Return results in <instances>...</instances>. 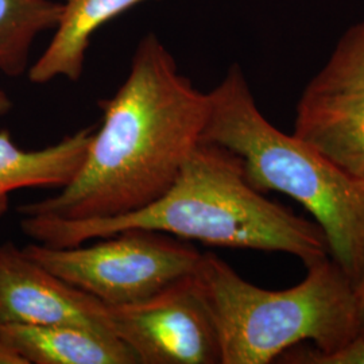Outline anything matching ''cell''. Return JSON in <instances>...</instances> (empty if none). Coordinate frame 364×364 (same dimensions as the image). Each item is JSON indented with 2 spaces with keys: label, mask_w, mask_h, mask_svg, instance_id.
Wrapping results in <instances>:
<instances>
[{
  "label": "cell",
  "mask_w": 364,
  "mask_h": 364,
  "mask_svg": "<svg viewBox=\"0 0 364 364\" xmlns=\"http://www.w3.org/2000/svg\"><path fill=\"white\" fill-rule=\"evenodd\" d=\"M108 317L138 364H221L219 331L195 273L149 299L108 306Z\"/></svg>",
  "instance_id": "obj_6"
},
{
  "label": "cell",
  "mask_w": 364,
  "mask_h": 364,
  "mask_svg": "<svg viewBox=\"0 0 364 364\" xmlns=\"http://www.w3.org/2000/svg\"><path fill=\"white\" fill-rule=\"evenodd\" d=\"M0 340L25 364H138L115 333L90 326H1Z\"/></svg>",
  "instance_id": "obj_9"
},
{
  "label": "cell",
  "mask_w": 364,
  "mask_h": 364,
  "mask_svg": "<svg viewBox=\"0 0 364 364\" xmlns=\"http://www.w3.org/2000/svg\"><path fill=\"white\" fill-rule=\"evenodd\" d=\"M13 108V102L10 96L0 88V117L7 115Z\"/></svg>",
  "instance_id": "obj_17"
},
{
  "label": "cell",
  "mask_w": 364,
  "mask_h": 364,
  "mask_svg": "<svg viewBox=\"0 0 364 364\" xmlns=\"http://www.w3.org/2000/svg\"><path fill=\"white\" fill-rule=\"evenodd\" d=\"M23 251L107 306L129 305L154 296L195 273L203 257L188 240L144 228L105 236L91 246L50 247L36 242Z\"/></svg>",
  "instance_id": "obj_5"
},
{
  "label": "cell",
  "mask_w": 364,
  "mask_h": 364,
  "mask_svg": "<svg viewBox=\"0 0 364 364\" xmlns=\"http://www.w3.org/2000/svg\"><path fill=\"white\" fill-rule=\"evenodd\" d=\"M151 0H64L58 25L49 46L27 69L33 84L54 78L77 81L82 76L92 36L117 15Z\"/></svg>",
  "instance_id": "obj_10"
},
{
  "label": "cell",
  "mask_w": 364,
  "mask_h": 364,
  "mask_svg": "<svg viewBox=\"0 0 364 364\" xmlns=\"http://www.w3.org/2000/svg\"><path fill=\"white\" fill-rule=\"evenodd\" d=\"M290 364H364V338H356L333 353H320L314 348H291L279 358Z\"/></svg>",
  "instance_id": "obj_14"
},
{
  "label": "cell",
  "mask_w": 364,
  "mask_h": 364,
  "mask_svg": "<svg viewBox=\"0 0 364 364\" xmlns=\"http://www.w3.org/2000/svg\"><path fill=\"white\" fill-rule=\"evenodd\" d=\"M95 127L68 135L41 150H23L11 134L0 131V216L10 207V195L19 189H63L76 176L91 144Z\"/></svg>",
  "instance_id": "obj_11"
},
{
  "label": "cell",
  "mask_w": 364,
  "mask_h": 364,
  "mask_svg": "<svg viewBox=\"0 0 364 364\" xmlns=\"http://www.w3.org/2000/svg\"><path fill=\"white\" fill-rule=\"evenodd\" d=\"M293 134L364 182V91L304 92Z\"/></svg>",
  "instance_id": "obj_8"
},
{
  "label": "cell",
  "mask_w": 364,
  "mask_h": 364,
  "mask_svg": "<svg viewBox=\"0 0 364 364\" xmlns=\"http://www.w3.org/2000/svg\"><path fill=\"white\" fill-rule=\"evenodd\" d=\"M129 228H144L216 247L285 252L305 266L329 257L326 235L316 221L266 198L246 178L234 153L200 142L169 189L129 215L63 220L22 216L21 230L50 247H73Z\"/></svg>",
  "instance_id": "obj_2"
},
{
  "label": "cell",
  "mask_w": 364,
  "mask_h": 364,
  "mask_svg": "<svg viewBox=\"0 0 364 364\" xmlns=\"http://www.w3.org/2000/svg\"><path fill=\"white\" fill-rule=\"evenodd\" d=\"M284 290L262 289L203 254L196 277L219 331L221 364H269L304 341L333 353L359 338L353 282L331 257Z\"/></svg>",
  "instance_id": "obj_4"
},
{
  "label": "cell",
  "mask_w": 364,
  "mask_h": 364,
  "mask_svg": "<svg viewBox=\"0 0 364 364\" xmlns=\"http://www.w3.org/2000/svg\"><path fill=\"white\" fill-rule=\"evenodd\" d=\"M53 324L112 332L108 306L102 301L49 272L13 242L1 243L0 328Z\"/></svg>",
  "instance_id": "obj_7"
},
{
  "label": "cell",
  "mask_w": 364,
  "mask_h": 364,
  "mask_svg": "<svg viewBox=\"0 0 364 364\" xmlns=\"http://www.w3.org/2000/svg\"><path fill=\"white\" fill-rule=\"evenodd\" d=\"M356 314H358V326H359V338H364V272L362 277L353 284Z\"/></svg>",
  "instance_id": "obj_15"
},
{
  "label": "cell",
  "mask_w": 364,
  "mask_h": 364,
  "mask_svg": "<svg viewBox=\"0 0 364 364\" xmlns=\"http://www.w3.org/2000/svg\"><path fill=\"white\" fill-rule=\"evenodd\" d=\"M99 107L102 127L73 180L57 195L21 205V216L93 220L147 207L201 142L209 97L178 70L161 39L147 34L124 82Z\"/></svg>",
  "instance_id": "obj_1"
},
{
  "label": "cell",
  "mask_w": 364,
  "mask_h": 364,
  "mask_svg": "<svg viewBox=\"0 0 364 364\" xmlns=\"http://www.w3.org/2000/svg\"><path fill=\"white\" fill-rule=\"evenodd\" d=\"M208 97L201 141L239 156L257 191L284 193L306 209L329 257L355 284L364 272V182L263 117L240 66H231Z\"/></svg>",
  "instance_id": "obj_3"
},
{
  "label": "cell",
  "mask_w": 364,
  "mask_h": 364,
  "mask_svg": "<svg viewBox=\"0 0 364 364\" xmlns=\"http://www.w3.org/2000/svg\"><path fill=\"white\" fill-rule=\"evenodd\" d=\"M0 364H25L21 356L0 340Z\"/></svg>",
  "instance_id": "obj_16"
},
{
  "label": "cell",
  "mask_w": 364,
  "mask_h": 364,
  "mask_svg": "<svg viewBox=\"0 0 364 364\" xmlns=\"http://www.w3.org/2000/svg\"><path fill=\"white\" fill-rule=\"evenodd\" d=\"M63 3L53 0H0V72L19 77L39 34L55 28Z\"/></svg>",
  "instance_id": "obj_12"
},
{
  "label": "cell",
  "mask_w": 364,
  "mask_h": 364,
  "mask_svg": "<svg viewBox=\"0 0 364 364\" xmlns=\"http://www.w3.org/2000/svg\"><path fill=\"white\" fill-rule=\"evenodd\" d=\"M305 91H364V22L340 39Z\"/></svg>",
  "instance_id": "obj_13"
}]
</instances>
